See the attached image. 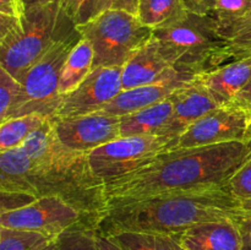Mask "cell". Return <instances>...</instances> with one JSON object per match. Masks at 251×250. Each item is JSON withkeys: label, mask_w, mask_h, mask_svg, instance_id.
I'll list each match as a JSON object with an SVG mask.
<instances>
[{"label": "cell", "mask_w": 251, "mask_h": 250, "mask_svg": "<svg viewBox=\"0 0 251 250\" xmlns=\"http://www.w3.org/2000/svg\"><path fill=\"white\" fill-rule=\"evenodd\" d=\"M0 191L37 199L58 196L96 230L109 207L105 186L93 174L88 153L65 146L56 136L51 119L29 135L21 147L0 152Z\"/></svg>", "instance_id": "obj_1"}, {"label": "cell", "mask_w": 251, "mask_h": 250, "mask_svg": "<svg viewBox=\"0 0 251 250\" xmlns=\"http://www.w3.org/2000/svg\"><path fill=\"white\" fill-rule=\"evenodd\" d=\"M250 159L251 142L172 149L134 173L107 184L105 194L110 203L226 185Z\"/></svg>", "instance_id": "obj_2"}, {"label": "cell", "mask_w": 251, "mask_h": 250, "mask_svg": "<svg viewBox=\"0 0 251 250\" xmlns=\"http://www.w3.org/2000/svg\"><path fill=\"white\" fill-rule=\"evenodd\" d=\"M245 216L228 183L215 188L159 194L134 201L110 202L97 232H150L176 235L193 225L220 220L239 222Z\"/></svg>", "instance_id": "obj_3"}, {"label": "cell", "mask_w": 251, "mask_h": 250, "mask_svg": "<svg viewBox=\"0 0 251 250\" xmlns=\"http://www.w3.org/2000/svg\"><path fill=\"white\" fill-rule=\"evenodd\" d=\"M153 38L174 68L195 77L222 66L230 47L215 20L189 10L169 26L153 31Z\"/></svg>", "instance_id": "obj_4"}, {"label": "cell", "mask_w": 251, "mask_h": 250, "mask_svg": "<svg viewBox=\"0 0 251 250\" xmlns=\"http://www.w3.org/2000/svg\"><path fill=\"white\" fill-rule=\"evenodd\" d=\"M22 24V31L0 46V68L19 81L55 44L77 32L58 0L27 7Z\"/></svg>", "instance_id": "obj_5"}, {"label": "cell", "mask_w": 251, "mask_h": 250, "mask_svg": "<svg viewBox=\"0 0 251 250\" xmlns=\"http://www.w3.org/2000/svg\"><path fill=\"white\" fill-rule=\"evenodd\" d=\"M77 29L92 46L93 68H123L153 37V29L125 10H105Z\"/></svg>", "instance_id": "obj_6"}, {"label": "cell", "mask_w": 251, "mask_h": 250, "mask_svg": "<svg viewBox=\"0 0 251 250\" xmlns=\"http://www.w3.org/2000/svg\"><path fill=\"white\" fill-rule=\"evenodd\" d=\"M81 38L82 36L77 29L73 36L55 44L22 76L20 80L21 92L7 113L5 122L28 114H41L49 119L55 115L63 100V96L59 93L61 70L66 58Z\"/></svg>", "instance_id": "obj_7"}, {"label": "cell", "mask_w": 251, "mask_h": 250, "mask_svg": "<svg viewBox=\"0 0 251 250\" xmlns=\"http://www.w3.org/2000/svg\"><path fill=\"white\" fill-rule=\"evenodd\" d=\"M178 139L169 136H127L88 152L93 174L104 184L134 173L162 152L176 149Z\"/></svg>", "instance_id": "obj_8"}, {"label": "cell", "mask_w": 251, "mask_h": 250, "mask_svg": "<svg viewBox=\"0 0 251 250\" xmlns=\"http://www.w3.org/2000/svg\"><path fill=\"white\" fill-rule=\"evenodd\" d=\"M0 227L34 230L54 239L73 228H90L81 213L58 196H42L25 207L0 213Z\"/></svg>", "instance_id": "obj_9"}, {"label": "cell", "mask_w": 251, "mask_h": 250, "mask_svg": "<svg viewBox=\"0 0 251 250\" xmlns=\"http://www.w3.org/2000/svg\"><path fill=\"white\" fill-rule=\"evenodd\" d=\"M234 141L251 142V110L228 104L212 110L190 125L178 137L176 149Z\"/></svg>", "instance_id": "obj_10"}, {"label": "cell", "mask_w": 251, "mask_h": 250, "mask_svg": "<svg viewBox=\"0 0 251 250\" xmlns=\"http://www.w3.org/2000/svg\"><path fill=\"white\" fill-rule=\"evenodd\" d=\"M122 73L123 68H93L77 88L64 96L51 119L80 117L102 110L123 91Z\"/></svg>", "instance_id": "obj_11"}, {"label": "cell", "mask_w": 251, "mask_h": 250, "mask_svg": "<svg viewBox=\"0 0 251 250\" xmlns=\"http://www.w3.org/2000/svg\"><path fill=\"white\" fill-rule=\"evenodd\" d=\"M51 122L58 139L75 151L88 153L120 137V118L114 115L92 113Z\"/></svg>", "instance_id": "obj_12"}, {"label": "cell", "mask_w": 251, "mask_h": 250, "mask_svg": "<svg viewBox=\"0 0 251 250\" xmlns=\"http://www.w3.org/2000/svg\"><path fill=\"white\" fill-rule=\"evenodd\" d=\"M180 77L195 78V76L184 74L174 68L163 55L156 39L152 37L151 41L123 66V90Z\"/></svg>", "instance_id": "obj_13"}, {"label": "cell", "mask_w": 251, "mask_h": 250, "mask_svg": "<svg viewBox=\"0 0 251 250\" xmlns=\"http://www.w3.org/2000/svg\"><path fill=\"white\" fill-rule=\"evenodd\" d=\"M184 250H243L244 235L234 220L202 222L173 235Z\"/></svg>", "instance_id": "obj_14"}, {"label": "cell", "mask_w": 251, "mask_h": 250, "mask_svg": "<svg viewBox=\"0 0 251 250\" xmlns=\"http://www.w3.org/2000/svg\"><path fill=\"white\" fill-rule=\"evenodd\" d=\"M174 113L166 136L178 139L190 125L212 110L222 107L196 78L173 96Z\"/></svg>", "instance_id": "obj_15"}, {"label": "cell", "mask_w": 251, "mask_h": 250, "mask_svg": "<svg viewBox=\"0 0 251 250\" xmlns=\"http://www.w3.org/2000/svg\"><path fill=\"white\" fill-rule=\"evenodd\" d=\"M193 80L194 78L180 77L123 90L117 97L113 98L102 110L97 113L119 118L131 114V113L151 107L156 103L167 100L173 96L179 88L184 87Z\"/></svg>", "instance_id": "obj_16"}, {"label": "cell", "mask_w": 251, "mask_h": 250, "mask_svg": "<svg viewBox=\"0 0 251 250\" xmlns=\"http://www.w3.org/2000/svg\"><path fill=\"white\" fill-rule=\"evenodd\" d=\"M195 78L221 105L232 104L238 93L251 81V54L198 75Z\"/></svg>", "instance_id": "obj_17"}, {"label": "cell", "mask_w": 251, "mask_h": 250, "mask_svg": "<svg viewBox=\"0 0 251 250\" xmlns=\"http://www.w3.org/2000/svg\"><path fill=\"white\" fill-rule=\"evenodd\" d=\"M174 113L173 97L120 117V137L166 136Z\"/></svg>", "instance_id": "obj_18"}, {"label": "cell", "mask_w": 251, "mask_h": 250, "mask_svg": "<svg viewBox=\"0 0 251 250\" xmlns=\"http://www.w3.org/2000/svg\"><path fill=\"white\" fill-rule=\"evenodd\" d=\"M93 48L85 38L76 44L64 63L59 81V93L66 96L78 87L93 70Z\"/></svg>", "instance_id": "obj_19"}, {"label": "cell", "mask_w": 251, "mask_h": 250, "mask_svg": "<svg viewBox=\"0 0 251 250\" xmlns=\"http://www.w3.org/2000/svg\"><path fill=\"white\" fill-rule=\"evenodd\" d=\"M186 11L183 0H139L136 15L142 24L156 31L176 22Z\"/></svg>", "instance_id": "obj_20"}, {"label": "cell", "mask_w": 251, "mask_h": 250, "mask_svg": "<svg viewBox=\"0 0 251 250\" xmlns=\"http://www.w3.org/2000/svg\"><path fill=\"white\" fill-rule=\"evenodd\" d=\"M49 118L41 114H28L11 118L0 124V152L21 147L24 142L41 127Z\"/></svg>", "instance_id": "obj_21"}, {"label": "cell", "mask_w": 251, "mask_h": 250, "mask_svg": "<svg viewBox=\"0 0 251 250\" xmlns=\"http://www.w3.org/2000/svg\"><path fill=\"white\" fill-rule=\"evenodd\" d=\"M198 14L215 20L223 34L230 26L250 16L251 0H207Z\"/></svg>", "instance_id": "obj_22"}, {"label": "cell", "mask_w": 251, "mask_h": 250, "mask_svg": "<svg viewBox=\"0 0 251 250\" xmlns=\"http://www.w3.org/2000/svg\"><path fill=\"white\" fill-rule=\"evenodd\" d=\"M107 237L122 250H179L173 235L150 232H118Z\"/></svg>", "instance_id": "obj_23"}, {"label": "cell", "mask_w": 251, "mask_h": 250, "mask_svg": "<svg viewBox=\"0 0 251 250\" xmlns=\"http://www.w3.org/2000/svg\"><path fill=\"white\" fill-rule=\"evenodd\" d=\"M53 240L34 230L0 227V250H44Z\"/></svg>", "instance_id": "obj_24"}, {"label": "cell", "mask_w": 251, "mask_h": 250, "mask_svg": "<svg viewBox=\"0 0 251 250\" xmlns=\"http://www.w3.org/2000/svg\"><path fill=\"white\" fill-rule=\"evenodd\" d=\"M223 34L230 43L229 49L226 54L225 64L251 54V15L226 29Z\"/></svg>", "instance_id": "obj_25"}, {"label": "cell", "mask_w": 251, "mask_h": 250, "mask_svg": "<svg viewBox=\"0 0 251 250\" xmlns=\"http://www.w3.org/2000/svg\"><path fill=\"white\" fill-rule=\"evenodd\" d=\"M228 186L244 213V218L251 217V159L233 174Z\"/></svg>", "instance_id": "obj_26"}, {"label": "cell", "mask_w": 251, "mask_h": 250, "mask_svg": "<svg viewBox=\"0 0 251 250\" xmlns=\"http://www.w3.org/2000/svg\"><path fill=\"white\" fill-rule=\"evenodd\" d=\"M97 230L76 227L63 233L58 238L59 250H100L96 242Z\"/></svg>", "instance_id": "obj_27"}, {"label": "cell", "mask_w": 251, "mask_h": 250, "mask_svg": "<svg viewBox=\"0 0 251 250\" xmlns=\"http://www.w3.org/2000/svg\"><path fill=\"white\" fill-rule=\"evenodd\" d=\"M21 82L5 69L0 68V123L5 122L9 110L19 98Z\"/></svg>", "instance_id": "obj_28"}, {"label": "cell", "mask_w": 251, "mask_h": 250, "mask_svg": "<svg viewBox=\"0 0 251 250\" xmlns=\"http://www.w3.org/2000/svg\"><path fill=\"white\" fill-rule=\"evenodd\" d=\"M76 26L87 24L98 15V0H58Z\"/></svg>", "instance_id": "obj_29"}, {"label": "cell", "mask_w": 251, "mask_h": 250, "mask_svg": "<svg viewBox=\"0 0 251 250\" xmlns=\"http://www.w3.org/2000/svg\"><path fill=\"white\" fill-rule=\"evenodd\" d=\"M1 196V211L0 213L9 212V211L17 210V208L25 207L37 200V198L24 193H15V191H0Z\"/></svg>", "instance_id": "obj_30"}, {"label": "cell", "mask_w": 251, "mask_h": 250, "mask_svg": "<svg viewBox=\"0 0 251 250\" xmlns=\"http://www.w3.org/2000/svg\"><path fill=\"white\" fill-rule=\"evenodd\" d=\"M139 0H98V14L105 10H125L137 14Z\"/></svg>", "instance_id": "obj_31"}, {"label": "cell", "mask_w": 251, "mask_h": 250, "mask_svg": "<svg viewBox=\"0 0 251 250\" xmlns=\"http://www.w3.org/2000/svg\"><path fill=\"white\" fill-rule=\"evenodd\" d=\"M0 14L24 19L26 14L24 0H0Z\"/></svg>", "instance_id": "obj_32"}, {"label": "cell", "mask_w": 251, "mask_h": 250, "mask_svg": "<svg viewBox=\"0 0 251 250\" xmlns=\"http://www.w3.org/2000/svg\"><path fill=\"white\" fill-rule=\"evenodd\" d=\"M232 104L239 105V107L251 110V81L238 93Z\"/></svg>", "instance_id": "obj_33"}, {"label": "cell", "mask_w": 251, "mask_h": 250, "mask_svg": "<svg viewBox=\"0 0 251 250\" xmlns=\"http://www.w3.org/2000/svg\"><path fill=\"white\" fill-rule=\"evenodd\" d=\"M96 242L100 250H122L109 237L100 232L96 233Z\"/></svg>", "instance_id": "obj_34"}, {"label": "cell", "mask_w": 251, "mask_h": 250, "mask_svg": "<svg viewBox=\"0 0 251 250\" xmlns=\"http://www.w3.org/2000/svg\"><path fill=\"white\" fill-rule=\"evenodd\" d=\"M206 1H207V0H183L185 9L193 12H199V10L201 9V6H202Z\"/></svg>", "instance_id": "obj_35"}, {"label": "cell", "mask_w": 251, "mask_h": 250, "mask_svg": "<svg viewBox=\"0 0 251 250\" xmlns=\"http://www.w3.org/2000/svg\"><path fill=\"white\" fill-rule=\"evenodd\" d=\"M238 223H239V227L240 229H242V232L251 234V217L243 218V220H240Z\"/></svg>", "instance_id": "obj_36"}, {"label": "cell", "mask_w": 251, "mask_h": 250, "mask_svg": "<svg viewBox=\"0 0 251 250\" xmlns=\"http://www.w3.org/2000/svg\"><path fill=\"white\" fill-rule=\"evenodd\" d=\"M53 1H55V0H24L26 9L31 6H36V5L49 4V2H53Z\"/></svg>", "instance_id": "obj_37"}, {"label": "cell", "mask_w": 251, "mask_h": 250, "mask_svg": "<svg viewBox=\"0 0 251 250\" xmlns=\"http://www.w3.org/2000/svg\"><path fill=\"white\" fill-rule=\"evenodd\" d=\"M243 235H244V248H243V250H251V234L243 232Z\"/></svg>", "instance_id": "obj_38"}, {"label": "cell", "mask_w": 251, "mask_h": 250, "mask_svg": "<svg viewBox=\"0 0 251 250\" xmlns=\"http://www.w3.org/2000/svg\"><path fill=\"white\" fill-rule=\"evenodd\" d=\"M44 250H59V244H58V239L53 240V242L50 243V244L48 245V247L46 248Z\"/></svg>", "instance_id": "obj_39"}, {"label": "cell", "mask_w": 251, "mask_h": 250, "mask_svg": "<svg viewBox=\"0 0 251 250\" xmlns=\"http://www.w3.org/2000/svg\"><path fill=\"white\" fill-rule=\"evenodd\" d=\"M178 245H179V244H178ZM179 250H184V249H183V248H181V247H180V245H179Z\"/></svg>", "instance_id": "obj_40"}]
</instances>
